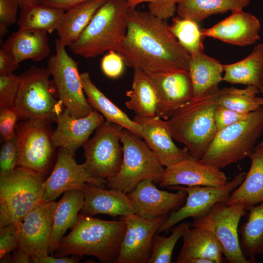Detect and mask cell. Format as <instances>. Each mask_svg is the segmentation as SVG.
Returning a JSON list of instances; mask_svg holds the SVG:
<instances>
[{"label": "cell", "instance_id": "obj_14", "mask_svg": "<svg viewBox=\"0 0 263 263\" xmlns=\"http://www.w3.org/2000/svg\"><path fill=\"white\" fill-rule=\"evenodd\" d=\"M56 202L43 201L19 223V248L31 258L32 263L49 255L54 215Z\"/></svg>", "mask_w": 263, "mask_h": 263}, {"label": "cell", "instance_id": "obj_51", "mask_svg": "<svg viewBox=\"0 0 263 263\" xmlns=\"http://www.w3.org/2000/svg\"><path fill=\"white\" fill-rule=\"evenodd\" d=\"M20 9L29 5L43 3L42 0H18Z\"/></svg>", "mask_w": 263, "mask_h": 263}, {"label": "cell", "instance_id": "obj_26", "mask_svg": "<svg viewBox=\"0 0 263 263\" xmlns=\"http://www.w3.org/2000/svg\"><path fill=\"white\" fill-rule=\"evenodd\" d=\"M248 157L251 160L249 171L230 194L227 205L243 204L247 208L263 201V141L255 146Z\"/></svg>", "mask_w": 263, "mask_h": 263}, {"label": "cell", "instance_id": "obj_25", "mask_svg": "<svg viewBox=\"0 0 263 263\" xmlns=\"http://www.w3.org/2000/svg\"><path fill=\"white\" fill-rule=\"evenodd\" d=\"M188 226L183 235V244L175 263H190L195 258H204L213 263L222 262L224 249L216 235L204 228Z\"/></svg>", "mask_w": 263, "mask_h": 263}, {"label": "cell", "instance_id": "obj_46", "mask_svg": "<svg viewBox=\"0 0 263 263\" xmlns=\"http://www.w3.org/2000/svg\"><path fill=\"white\" fill-rule=\"evenodd\" d=\"M249 114L240 113L218 105L214 113V121L217 131L244 120Z\"/></svg>", "mask_w": 263, "mask_h": 263}, {"label": "cell", "instance_id": "obj_48", "mask_svg": "<svg viewBox=\"0 0 263 263\" xmlns=\"http://www.w3.org/2000/svg\"><path fill=\"white\" fill-rule=\"evenodd\" d=\"M43 3L66 11L89 0H42Z\"/></svg>", "mask_w": 263, "mask_h": 263}, {"label": "cell", "instance_id": "obj_37", "mask_svg": "<svg viewBox=\"0 0 263 263\" xmlns=\"http://www.w3.org/2000/svg\"><path fill=\"white\" fill-rule=\"evenodd\" d=\"M170 32L190 55L203 51L204 37L197 23L179 17L172 18Z\"/></svg>", "mask_w": 263, "mask_h": 263}, {"label": "cell", "instance_id": "obj_11", "mask_svg": "<svg viewBox=\"0 0 263 263\" xmlns=\"http://www.w3.org/2000/svg\"><path fill=\"white\" fill-rule=\"evenodd\" d=\"M243 204L227 205L219 202L205 214L193 219L190 225L210 231L221 243L224 255L230 263H251L241 251L238 226L241 217L246 213Z\"/></svg>", "mask_w": 263, "mask_h": 263}, {"label": "cell", "instance_id": "obj_1", "mask_svg": "<svg viewBox=\"0 0 263 263\" xmlns=\"http://www.w3.org/2000/svg\"><path fill=\"white\" fill-rule=\"evenodd\" d=\"M125 38L116 51L128 66L147 73L188 71L189 53L169 30L165 19L149 11L130 8Z\"/></svg>", "mask_w": 263, "mask_h": 263}, {"label": "cell", "instance_id": "obj_45", "mask_svg": "<svg viewBox=\"0 0 263 263\" xmlns=\"http://www.w3.org/2000/svg\"><path fill=\"white\" fill-rule=\"evenodd\" d=\"M125 62L115 51L111 50L104 56L101 61V68L108 77L115 78L120 76L124 69Z\"/></svg>", "mask_w": 263, "mask_h": 263}, {"label": "cell", "instance_id": "obj_44", "mask_svg": "<svg viewBox=\"0 0 263 263\" xmlns=\"http://www.w3.org/2000/svg\"><path fill=\"white\" fill-rule=\"evenodd\" d=\"M18 0H0V40L8 32L7 28L17 20Z\"/></svg>", "mask_w": 263, "mask_h": 263}, {"label": "cell", "instance_id": "obj_10", "mask_svg": "<svg viewBox=\"0 0 263 263\" xmlns=\"http://www.w3.org/2000/svg\"><path fill=\"white\" fill-rule=\"evenodd\" d=\"M123 128L105 120L83 146L85 158L83 164L93 177L106 180L119 171L123 159Z\"/></svg>", "mask_w": 263, "mask_h": 263}, {"label": "cell", "instance_id": "obj_39", "mask_svg": "<svg viewBox=\"0 0 263 263\" xmlns=\"http://www.w3.org/2000/svg\"><path fill=\"white\" fill-rule=\"evenodd\" d=\"M19 84V75H0V108L15 106Z\"/></svg>", "mask_w": 263, "mask_h": 263}, {"label": "cell", "instance_id": "obj_31", "mask_svg": "<svg viewBox=\"0 0 263 263\" xmlns=\"http://www.w3.org/2000/svg\"><path fill=\"white\" fill-rule=\"evenodd\" d=\"M107 0H89L66 11L56 31L58 39L69 47L81 35L97 10Z\"/></svg>", "mask_w": 263, "mask_h": 263}, {"label": "cell", "instance_id": "obj_49", "mask_svg": "<svg viewBox=\"0 0 263 263\" xmlns=\"http://www.w3.org/2000/svg\"><path fill=\"white\" fill-rule=\"evenodd\" d=\"M78 257L76 255L69 257L68 256L56 257L48 255L42 259L39 263H77L79 261Z\"/></svg>", "mask_w": 263, "mask_h": 263}, {"label": "cell", "instance_id": "obj_50", "mask_svg": "<svg viewBox=\"0 0 263 263\" xmlns=\"http://www.w3.org/2000/svg\"><path fill=\"white\" fill-rule=\"evenodd\" d=\"M11 262L29 263H32V260L27 254L18 247L14 250L13 256L11 257Z\"/></svg>", "mask_w": 263, "mask_h": 263}, {"label": "cell", "instance_id": "obj_42", "mask_svg": "<svg viewBox=\"0 0 263 263\" xmlns=\"http://www.w3.org/2000/svg\"><path fill=\"white\" fill-rule=\"evenodd\" d=\"M20 120L15 106L0 108V133L3 140L13 138L16 135V127Z\"/></svg>", "mask_w": 263, "mask_h": 263}, {"label": "cell", "instance_id": "obj_20", "mask_svg": "<svg viewBox=\"0 0 263 263\" xmlns=\"http://www.w3.org/2000/svg\"><path fill=\"white\" fill-rule=\"evenodd\" d=\"M105 121L104 116L94 109L87 116L77 118L65 108L56 119V127L53 132L55 148L65 149L75 157L77 150Z\"/></svg>", "mask_w": 263, "mask_h": 263}, {"label": "cell", "instance_id": "obj_28", "mask_svg": "<svg viewBox=\"0 0 263 263\" xmlns=\"http://www.w3.org/2000/svg\"><path fill=\"white\" fill-rule=\"evenodd\" d=\"M80 75L84 92L92 108L101 113L106 121L117 124L141 138L140 125L131 119L107 98L92 82L88 72L82 73Z\"/></svg>", "mask_w": 263, "mask_h": 263}, {"label": "cell", "instance_id": "obj_32", "mask_svg": "<svg viewBox=\"0 0 263 263\" xmlns=\"http://www.w3.org/2000/svg\"><path fill=\"white\" fill-rule=\"evenodd\" d=\"M126 95L129 99L125 105L136 115L144 117L156 115V94L150 79L141 69L133 68L132 90L126 92Z\"/></svg>", "mask_w": 263, "mask_h": 263}, {"label": "cell", "instance_id": "obj_40", "mask_svg": "<svg viewBox=\"0 0 263 263\" xmlns=\"http://www.w3.org/2000/svg\"><path fill=\"white\" fill-rule=\"evenodd\" d=\"M3 141L0 152V176L14 170L19 155L16 134L13 138Z\"/></svg>", "mask_w": 263, "mask_h": 263}, {"label": "cell", "instance_id": "obj_6", "mask_svg": "<svg viewBox=\"0 0 263 263\" xmlns=\"http://www.w3.org/2000/svg\"><path fill=\"white\" fill-rule=\"evenodd\" d=\"M44 176L18 166L0 176V228L17 224L43 201Z\"/></svg>", "mask_w": 263, "mask_h": 263}, {"label": "cell", "instance_id": "obj_5", "mask_svg": "<svg viewBox=\"0 0 263 263\" xmlns=\"http://www.w3.org/2000/svg\"><path fill=\"white\" fill-rule=\"evenodd\" d=\"M263 132V107L244 120L218 131L200 159L218 169L236 163L253 151Z\"/></svg>", "mask_w": 263, "mask_h": 263}, {"label": "cell", "instance_id": "obj_47", "mask_svg": "<svg viewBox=\"0 0 263 263\" xmlns=\"http://www.w3.org/2000/svg\"><path fill=\"white\" fill-rule=\"evenodd\" d=\"M17 63L1 48L0 49V75H8L13 74V72L19 67Z\"/></svg>", "mask_w": 263, "mask_h": 263}, {"label": "cell", "instance_id": "obj_13", "mask_svg": "<svg viewBox=\"0 0 263 263\" xmlns=\"http://www.w3.org/2000/svg\"><path fill=\"white\" fill-rule=\"evenodd\" d=\"M246 173L241 172L230 181L219 187L173 186L169 189H183L187 192L184 205L178 210L170 213L156 232L167 233L171 228L182 220L193 219L205 214L215 204L226 202L232 192L239 187L244 179Z\"/></svg>", "mask_w": 263, "mask_h": 263}, {"label": "cell", "instance_id": "obj_30", "mask_svg": "<svg viewBox=\"0 0 263 263\" xmlns=\"http://www.w3.org/2000/svg\"><path fill=\"white\" fill-rule=\"evenodd\" d=\"M188 72L191 78L193 97L199 96L223 80L224 65L203 52L190 55Z\"/></svg>", "mask_w": 263, "mask_h": 263}, {"label": "cell", "instance_id": "obj_3", "mask_svg": "<svg viewBox=\"0 0 263 263\" xmlns=\"http://www.w3.org/2000/svg\"><path fill=\"white\" fill-rule=\"evenodd\" d=\"M78 221L60 240L53 255H91L101 263H115L126 225L121 220L108 221L79 214Z\"/></svg>", "mask_w": 263, "mask_h": 263}, {"label": "cell", "instance_id": "obj_15", "mask_svg": "<svg viewBox=\"0 0 263 263\" xmlns=\"http://www.w3.org/2000/svg\"><path fill=\"white\" fill-rule=\"evenodd\" d=\"M167 216L145 219L134 213L120 217L126 227L115 263H148L152 238Z\"/></svg>", "mask_w": 263, "mask_h": 263}, {"label": "cell", "instance_id": "obj_41", "mask_svg": "<svg viewBox=\"0 0 263 263\" xmlns=\"http://www.w3.org/2000/svg\"><path fill=\"white\" fill-rule=\"evenodd\" d=\"M178 0H127L129 8H135L137 5L148 2V9L150 13L160 19L166 20L173 17L176 12Z\"/></svg>", "mask_w": 263, "mask_h": 263}, {"label": "cell", "instance_id": "obj_19", "mask_svg": "<svg viewBox=\"0 0 263 263\" xmlns=\"http://www.w3.org/2000/svg\"><path fill=\"white\" fill-rule=\"evenodd\" d=\"M225 174L191 155L165 169L159 187L173 186L219 187L227 182Z\"/></svg>", "mask_w": 263, "mask_h": 263}, {"label": "cell", "instance_id": "obj_7", "mask_svg": "<svg viewBox=\"0 0 263 263\" xmlns=\"http://www.w3.org/2000/svg\"><path fill=\"white\" fill-rule=\"evenodd\" d=\"M141 137L123 128L121 142L123 159L119 171L106 179L110 188L128 193L143 180L159 183L165 169L155 154Z\"/></svg>", "mask_w": 263, "mask_h": 263}, {"label": "cell", "instance_id": "obj_38", "mask_svg": "<svg viewBox=\"0 0 263 263\" xmlns=\"http://www.w3.org/2000/svg\"><path fill=\"white\" fill-rule=\"evenodd\" d=\"M189 225V223L174 225L171 228V234L168 237L155 233L152 238L151 253L148 263H170L177 242Z\"/></svg>", "mask_w": 263, "mask_h": 263}, {"label": "cell", "instance_id": "obj_36", "mask_svg": "<svg viewBox=\"0 0 263 263\" xmlns=\"http://www.w3.org/2000/svg\"><path fill=\"white\" fill-rule=\"evenodd\" d=\"M259 89L253 86L244 89L225 88L220 90L218 105L242 114H249L258 110L261 106L256 95Z\"/></svg>", "mask_w": 263, "mask_h": 263}, {"label": "cell", "instance_id": "obj_24", "mask_svg": "<svg viewBox=\"0 0 263 263\" xmlns=\"http://www.w3.org/2000/svg\"><path fill=\"white\" fill-rule=\"evenodd\" d=\"M47 33L19 29L9 36L1 48L18 64L27 59L39 61L48 56L51 52Z\"/></svg>", "mask_w": 263, "mask_h": 263}, {"label": "cell", "instance_id": "obj_8", "mask_svg": "<svg viewBox=\"0 0 263 263\" xmlns=\"http://www.w3.org/2000/svg\"><path fill=\"white\" fill-rule=\"evenodd\" d=\"M19 88L15 107L20 120H35L51 124L63 110V103L53 94L47 68L31 66L19 75Z\"/></svg>", "mask_w": 263, "mask_h": 263}, {"label": "cell", "instance_id": "obj_17", "mask_svg": "<svg viewBox=\"0 0 263 263\" xmlns=\"http://www.w3.org/2000/svg\"><path fill=\"white\" fill-rule=\"evenodd\" d=\"M150 179L139 183L127 195L134 206L136 214L145 219L167 216L183 206L187 192L179 189L171 193L158 189Z\"/></svg>", "mask_w": 263, "mask_h": 263}, {"label": "cell", "instance_id": "obj_2", "mask_svg": "<svg viewBox=\"0 0 263 263\" xmlns=\"http://www.w3.org/2000/svg\"><path fill=\"white\" fill-rule=\"evenodd\" d=\"M220 90L217 85L193 97L167 120L173 139L183 144L190 155L199 159L205 155L217 132L214 113Z\"/></svg>", "mask_w": 263, "mask_h": 263}, {"label": "cell", "instance_id": "obj_34", "mask_svg": "<svg viewBox=\"0 0 263 263\" xmlns=\"http://www.w3.org/2000/svg\"><path fill=\"white\" fill-rule=\"evenodd\" d=\"M249 2L250 0H178L176 12L178 17L197 23L213 14L243 10Z\"/></svg>", "mask_w": 263, "mask_h": 263}, {"label": "cell", "instance_id": "obj_4", "mask_svg": "<svg viewBox=\"0 0 263 263\" xmlns=\"http://www.w3.org/2000/svg\"><path fill=\"white\" fill-rule=\"evenodd\" d=\"M129 8L126 0H107L69 46L72 52L88 58L111 50L117 51L126 36Z\"/></svg>", "mask_w": 263, "mask_h": 263}, {"label": "cell", "instance_id": "obj_52", "mask_svg": "<svg viewBox=\"0 0 263 263\" xmlns=\"http://www.w3.org/2000/svg\"><path fill=\"white\" fill-rule=\"evenodd\" d=\"M260 92L262 94V96L261 97H257V99L259 104L263 107V88L260 90Z\"/></svg>", "mask_w": 263, "mask_h": 263}, {"label": "cell", "instance_id": "obj_22", "mask_svg": "<svg viewBox=\"0 0 263 263\" xmlns=\"http://www.w3.org/2000/svg\"><path fill=\"white\" fill-rule=\"evenodd\" d=\"M260 21L254 15L243 10L231 11V14L212 27L202 29L205 37H211L238 46L255 44L259 39Z\"/></svg>", "mask_w": 263, "mask_h": 263}, {"label": "cell", "instance_id": "obj_27", "mask_svg": "<svg viewBox=\"0 0 263 263\" xmlns=\"http://www.w3.org/2000/svg\"><path fill=\"white\" fill-rule=\"evenodd\" d=\"M84 203V195L81 190L74 189L64 193L56 202L54 215L49 254L51 255L68 229H72L77 224Z\"/></svg>", "mask_w": 263, "mask_h": 263}, {"label": "cell", "instance_id": "obj_23", "mask_svg": "<svg viewBox=\"0 0 263 263\" xmlns=\"http://www.w3.org/2000/svg\"><path fill=\"white\" fill-rule=\"evenodd\" d=\"M82 191L84 203L81 214L91 217L105 214L115 217L136 213L127 193L113 188L103 189L91 183H86Z\"/></svg>", "mask_w": 263, "mask_h": 263}, {"label": "cell", "instance_id": "obj_9", "mask_svg": "<svg viewBox=\"0 0 263 263\" xmlns=\"http://www.w3.org/2000/svg\"><path fill=\"white\" fill-rule=\"evenodd\" d=\"M56 53L49 56L47 69L53 77L59 100L73 116H87L93 110L85 96L78 64L67 53L65 46L55 40Z\"/></svg>", "mask_w": 263, "mask_h": 263}, {"label": "cell", "instance_id": "obj_53", "mask_svg": "<svg viewBox=\"0 0 263 263\" xmlns=\"http://www.w3.org/2000/svg\"></svg>", "mask_w": 263, "mask_h": 263}, {"label": "cell", "instance_id": "obj_12", "mask_svg": "<svg viewBox=\"0 0 263 263\" xmlns=\"http://www.w3.org/2000/svg\"><path fill=\"white\" fill-rule=\"evenodd\" d=\"M50 124L35 120H22L16 127L19 150L17 167L30 169L44 176L47 172L56 148Z\"/></svg>", "mask_w": 263, "mask_h": 263}, {"label": "cell", "instance_id": "obj_21", "mask_svg": "<svg viewBox=\"0 0 263 263\" xmlns=\"http://www.w3.org/2000/svg\"><path fill=\"white\" fill-rule=\"evenodd\" d=\"M133 120L141 126V138L164 167H170L189 155L185 147L179 148L174 143L167 120L156 115L144 117L136 115Z\"/></svg>", "mask_w": 263, "mask_h": 263}, {"label": "cell", "instance_id": "obj_18", "mask_svg": "<svg viewBox=\"0 0 263 263\" xmlns=\"http://www.w3.org/2000/svg\"><path fill=\"white\" fill-rule=\"evenodd\" d=\"M146 74L156 94V116L164 120H168L178 108L193 97L188 71Z\"/></svg>", "mask_w": 263, "mask_h": 263}, {"label": "cell", "instance_id": "obj_35", "mask_svg": "<svg viewBox=\"0 0 263 263\" xmlns=\"http://www.w3.org/2000/svg\"><path fill=\"white\" fill-rule=\"evenodd\" d=\"M64 13L62 9L43 3L29 5L20 9L17 24L19 29L51 34L59 28Z\"/></svg>", "mask_w": 263, "mask_h": 263}, {"label": "cell", "instance_id": "obj_29", "mask_svg": "<svg viewBox=\"0 0 263 263\" xmlns=\"http://www.w3.org/2000/svg\"><path fill=\"white\" fill-rule=\"evenodd\" d=\"M223 80L227 82L263 88V43L254 48L244 59L224 65Z\"/></svg>", "mask_w": 263, "mask_h": 263}, {"label": "cell", "instance_id": "obj_16", "mask_svg": "<svg viewBox=\"0 0 263 263\" xmlns=\"http://www.w3.org/2000/svg\"><path fill=\"white\" fill-rule=\"evenodd\" d=\"M86 183L102 187L106 180L93 177L83 164H77L68 151L59 148L53 169L45 180L43 201H54L69 190H82Z\"/></svg>", "mask_w": 263, "mask_h": 263}, {"label": "cell", "instance_id": "obj_33", "mask_svg": "<svg viewBox=\"0 0 263 263\" xmlns=\"http://www.w3.org/2000/svg\"><path fill=\"white\" fill-rule=\"evenodd\" d=\"M246 221L238 229L240 244L244 257L251 263L263 255V201L246 208Z\"/></svg>", "mask_w": 263, "mask_h": 263}, {"label": "cell", "instance_id": "obj_43", "mask_svg": "<svg viewBox=\"0 0 263 263\" xmlns=\"http://www.w3.org/2000/svg\"><path fill=\"white\" fill-rule=\"evenodd\" d=\"M17 224H11L0 228V260L19 247Z\"/></svg>", "mask_w": 263, "mask_h": 263}]
</instances>
